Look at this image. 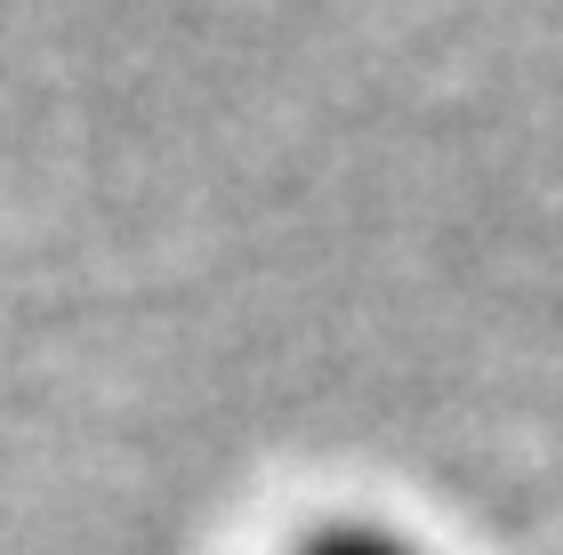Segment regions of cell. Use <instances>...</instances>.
Segmentation results:
<instances>
[{
	"label": "cell",
	"mask_w": 563,
	"mask_h": 555,
	"mask_svg": "<svg viewBox=\"0 0 563 555\" xmlns=\"http://www.w3.org/2000/svg\"><path fill=\"white\" fill-rule=\"evenodd\" d=\"M298 555H419V547L395 540V532H378V523H330V532H314Z\"/></svg>",
	"instance_id": "6da1fadb"
}]
</instances>
